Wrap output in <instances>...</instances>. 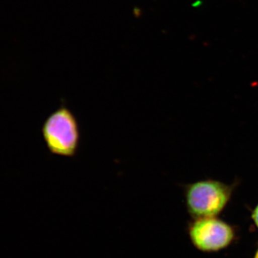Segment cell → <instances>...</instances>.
<instances>
[{
	"label": "cell",
	"instance_id": "cell-1",
	"mask_svg": "<svg viewBox=\"0 0 258 258\" xmlns=\"http://www.w3.org/2000/svg\"><path fill=\"white\" fill-rule=\"evenodd\" d=\"M42 138L50 154L73 158L79 152L81 141V127L77 117L62 102L42 124Z\"/></svg>",
	"mask_w": 258,
	"mask_h": 258
},
{
	"label": "cell",
	"instance_id": "cell-2",
	"mask_svg": "<svg viewBox=\"0 0 258 258\" xmlns=\"http://www.w3.org/2000/svg\"><path fill=\"white\" fill-rule=\"evenodd\" d=\"M228 186L215 181H199L186 190V204L189 212L197 217L215 216L225 208L230 198Z\"/></svg>",
	"mask_w": 258,
	"mask_h": 258
},
{
	"label": "cell",
	"instance_id": "cell-3",
	"mask_svg": "<svg viewBox=\"0 0 258 258\" xmlns=\"http://www.w3.org/2000/svg\"><path fill=\"white\" fill-rule=\"evenodd\" d=\"M194 244L205 251L217 250L228 245L233 232L227 224L208 217L195 222L190 231Z\"/></svg>",
	"mask_w": 258,
	"mask_h": 258
},
{
	"label": "cell",
	"instance_id": "cell-4",
	"mask_svg": "<svg viewBox=\"0 0 258 258\" xmlns=\"http://www.w3.org/2000/svg\"><path fill=\"white\" fill-rule=\"evenodd\" d=\"M252 218H253L254 221L255 222L256 225L258 227V206L254 210L253 215H252Z\"/></svg>",
	"mask_w": 258,
	"mask_h": 258
},
{
	"label": "cell",
	"instance_id": "cell-5",
	"mask_svg": "<svg viewBox=\"0 0 258 258\" xmlns=\"http://www.w3.org/2000/svg\"><path fill=\"white\" fill-rule=\"evenodd\" d=\"M255 258H258V252H257V254H256Z\"/></svg>",
	"mask_w": 258,
	"mask_h": 258
}]
</instances>
